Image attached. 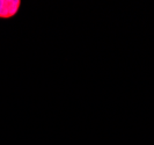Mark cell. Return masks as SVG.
I'll list each match as a JSON object with an SVG mask.
<instances>
[{"mask_svg":"<svg viewBox=\"0 0 154 145\" xmlns=\"http://www.w3.org/2000/svg\"><path fill=\"white\" fill-rule=\"evenodd\" d=\"M20 0H0V19H11L19 12Z\"/></svg>","mask_w":154,"mask_h":145,"instance_id":"cell-1","label":"cell"}]
</instances>
